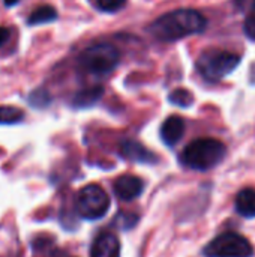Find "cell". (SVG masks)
Listing matches in <instances>:
<instances>
[{"label": "cell", "instance_id": "obj_1", "mask_svg": "<svg viewBox=\"0 0 255 257\" xmlns=\"http://www.w3.org/2000/svg\"><path fill=\"white\" fill-rule=\"evenodd\" d=\"M207 26L206 17L195 9H177L156 18L149 32L162 42H174L191 35L204 32Z\"/></svg>", "mask_w": 255, "mask_h": 257}, {"label": "cell", "instance_id": "obj_2", "mask_svg": "<svg viewBox=\"0 0 255 257\" xmlns=\"http://www.w3.org/2000/svg\"><path fill=\"white\" fill-rule=\"evenodd\" d=\"M227 155V148L216 139H197L191 142L182 152L180 161L185 167L207 172L216 167Z\"/></svg>", "mask_w": 255, "mask_h": 257}, {"label": "cell", "instance_id": "obj_3", "mask_svg": "<svg viewBox=\"0 0 255 257\" xmlns=\"http://www.w3.org/2000/svg\"><path fill=\"white\" fill-rule=\"evenodd\" d=\"M240 63V57L231 51L221 48H209L203 51L197 60V69L200 75L207 81H219L230 75Z\"/></svg>", "mask_w": 255, "mask_h": 257}, {"label": "cell", "instance_id": "obj_4", "mask_svg": "<svg viewBox=\"0 0 255 257\" xmlns=\"http://www.w3.org/2000/svg\"><path fill=\"white\" fill-rule=\"evenodd\" d=\"M120 60V54L116 47L108 42H99L87 47L78 57V65L93 75L110 74Z\"/></svg>", "mask_w": 255, "mask_h": 257}, {"label": "cell", "instance_id": "obj_5", "mask_svg": "<svg viewBox=\"0 0 255 257\" xmlns=\"http://www.w3.org/2000/svg\"><path fill=\"white\" fill-rule=\"evenodd\" d=\"M110 197L107 191L99 185H87L77 194L75 209L80 217L86 220H99L110 209Z\"/></svg>", "mask_w": 255, "mask_h": 257}, {"label": "cell", "instance_id": "obj_6", "mask_svg": "<svg viewBox=\"0 0 255 257\" xmlns=\"http://www.w3.org/2000/svg\"><path fill=\"white\" fill-rule=\"evenodd\" d=\"M206 257H252L251 242L234 232H225L212 239L203 250Z\"/></svg>", "mask_w": 255, "mask_h": 257}, {"label": "cell", "instance_id": "obj_7", "mask_svg": "<svg viewBox=\"0 0 255 257\" xmlns=\"http://www.w3.org/2000/svg\"><path fill=\"white\" fill-rule=\"evenodd\" d=\"M144 191V182L134 175H123L114 181V193L123 202L138 199Z\"/></svg>", "mask_w": 255, "mask_h": 257}, {"label": "cell", "instance_id": "obj_8", "mask_svg": "<svg viewBox=\"0 0 255 257\" xmlns=\"http://www.w3.org/2000/svg\"><path fill=\"white\" fill-rule=\"evenodd\" d=\"M120 155L125 160L138 164H155L158 161V157L152 151L135 140H123L120 143Z\"/></svg>", "mask_w": 255, "mask_h": 257}, {"label": "cell", "instance_id": "obj_9", "mask_svg": "<svg viewBox=\"0 0 255 257\" xmlns=\"http://www.w3.org/2000/svg\"><path fill=\"white\" fill-rule=\"evenodd\" d=\"M90 257H120V242L113 233L102 232L92 245Z\"/></svg>", "mask_w": 255, "mask_h": 257}, {"label": "cell", "instance_id": "obj_10", "mask_svg": "<svg viewBox=\"0 0 255 257\" xmlns=\"http://www.w3.org/2000/svg\"><path fill=\"white\" fill-rule=\"evenodd\" d=\"M185 134V120L180 116H170L161 126V139L167 146H176Z\"/></svg>", "mask_w": 255, "mask_h": 257}, {"label": "cell", "instance_id": "obj_11", "mask_svg": "<svg viewBox=\"0 0 255 257\" xmlns=\"http://www.w3.org/2000/svg\"><path fill=\"white\" fill-rule=\"evenodd\" d=\"M234 206L239 215L245 218H254L255 217V190L245 188L239 191L234 200Z\"/></svg>", "mask_w": 255, "mask_h": 257}, {"label": "cell", "instance_id": "obj_12", "mask_svg": "<svg viewBox=\"0 0 255 257\" xmlns=\"http://www.w3.org/2000/svg\"><path fill=\"white\" fill-rule=\"evenodd\" d=\"M104 95V87L102 86H93L90 89H84L81 92H78L74 99H72V105L77 108H87L93 104H96L101 96Z\"/></svg>", "mask_w": 255, "mask_h": 257}, {"label": "cell", "instance_id": "obj_13", "mask_svg": "<svg viewBox=\"0 0 255 257\" xmlns=\"http://www.w3.org/2000/svg\"><path fill=\"white\" fill-rule=\"evenodd\" d=\"M54 20H57V11L50 5H44V6H39L38 9H35L30 14L27 21H29L30 26H36V24L51 23Z\"/></svg>", "mask_w": 255, "mask_h": 257}, {"label": "cell", "instance_id": "obj_14", "mask_svg": "<svg viewBox=\"0 0 255 257\" xmlns=\"http://www.w3.org/2000/svg\"><path fill=\"white\" fill-rule=\"evenodd\" d=\"M23 117H24V113L18 107H12V105H2L0 107V125L18 123L23 120Z\"/></svg>", "mask_w": 255, "mask_h": 257}, {"label": "cell", "instance_id": "obj_15", "mask_svg": "<svg viewBox=\"0 0 255 257\" xmlns=\"http://www.w3.org/2000/svg\"><path fill=\"white\" fill-rule=\"evenodd\" d=\"M168 101L177 107H182V108H188L194 104V95L186 90V89H176L170 93L168 96Z\"/></svg>", "mask_w": 255, "mask_h": 257}, {"label": "cell", "instance_id": "obj_16", "mask_svg": "<svg viewBox=\"0 0 255 257\" xmlns=\"http://www.w3.org/2000/svg\"><path fill=\"white\" fill-rule=\"evenodd\" d=\"M29 102H30V105H33L36 108H44L51 102V95L44 89H38V90L30 93Z\"/></svg>", "mask_w": 255, "mask_h": 257}, {"label": "cell", "instance_id": "obj_17", "mask_svg": "<svg viewBox=\"0 0 255 257\" xmlns=\"http://www.w3.org/2000/svg\"><path fill=\"white\" fill-rule=\"evenodd\" d=\"M126 0H96V6L104 12H116L125 6Z\"/></svg>", "mask_w": 255, "mask_h": 257}, {"label": "cell", "instance_id": "obj_18", "mask_svg": "<svg viewBox=\"0 0 255 257\" xmlns=\"http://www.w3.org/2000/svg\"><path fill=\"white\" fill-rule=\"evenodd\" d=\"M243 32L245 35L255 41V15H249L246 20H245V24H243Z\"/></svg>", "mask_w": 255, "mask_h": 257}, {"label": "cell", "instance_id": "obj_19", "mask_svg": "<svg viewBox=\"0 0 255 257\" xmlns=\"http://www.w3.org/2000/svg\"><path fill=\"white\" fill-rule=\"evenodd\" d=\"M234 5L242 11H252V9H255V0H234Z\"/></svg>", "mask_w": 255, "mask_h": 257}, {"label": "cell", "instance_id": "obj_20", "mask_svg": "<svg viewBox=\"0 0 255 257\" xmlns=\"http://www.w3.org/2000/svg\"><path fill=\"white\" fill-rule=\"evenodd\" d=\"M9 36H11V32H9V29H6V27H0V47L9 39Z\"/></svg>", "mask_w": 255, "mask_h": 257}, {"label": "cell", "instance_id": "obj_21", "mask_svg": "<svg viewBox=\"0 0 255 257\" xmlns=\"http://www.w3.org/2000/svg\"><path fill=\"white\" fill-rule=\"evenodd\" d=\"M20 0H5V5L6 6H14V5H17Z\"/></svg>", "mask_w": 255, "mask_h": 257}]
</instances>
